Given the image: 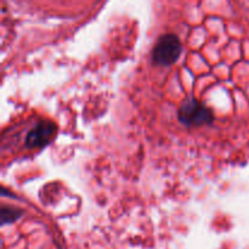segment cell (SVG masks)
I'll list each match as a JSON object with an SVG mask.
<instances>
[{
  "instance_id": "3",
  "label": "cell",
  "mask_w": 249,
  "mask_h": 249,
  "mask_svg": "<svg viewBox=\"0 0 249 249\" xmlns=\"http://www.w3.org/2000/svg\"><path fill=\"white\" fill-rule=\"evenodd\" d=\"M57 131V126L50 119H41L28 131L24 139V146L29 150L41 148L48 145Z\"/></svg>"
},
{
  "instance_id": "2",
  "label": "cell",
  "mask_w": 249,
  "mask_h": 249,
  "mask_svg": "<svg viewBox=\"0 0 249 249\" xmlns=\"http://www.w3.org/2000/svg\"><path fill=\"white\" fill-rule=\"evenodd\" d=\"M182 53V44L174 33L163 34L156 41L151 58L156 66H172L179 60Z\"/></svg>"
},
{
  "instance_id": "4",
  "label": "cell",
  "mask_w": 249,
  "mask_h": 249,
  "mask_svg": "<svg viewBox=\"0 0 249 249\" xmlns=\"http://www.w3.org/2000/svg\"><path fill=\"white\" fill-rule=\"evenodd\" d=\"M23 215V211L14 207L2 206L0 209V224L6 225V224H12L16 220H18Z\"/></svg>"
},
{
  "instance_id": "1",
  "label": "cell",
  "mask_w": 249,
  "mask_h": 249,
  "mask_svg": "<svg viewBox=\"0 0 249 249\" xmlns=\"http://www.w3.org/2000/svg\"><path fill=\"white\" fill-rule=\"evenodd\" d=\"M178 119L187 128H199L213 123L214 114L211 108L196 97L189 96L182 100L178 109Z\"/></svg>"
}]
</instances>
